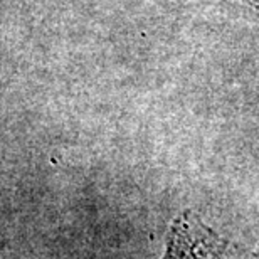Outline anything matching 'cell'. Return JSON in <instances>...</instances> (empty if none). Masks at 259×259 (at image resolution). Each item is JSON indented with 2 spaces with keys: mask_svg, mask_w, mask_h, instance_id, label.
<instances>
[{
  "mask_svg": "<svg viewBox=\"0 0 259 259\" xmlns=\"http://www.w3.org/2000/svg\"><path fill=\"white\" fill-rule=\"evenodd\" d=\"M226 247L219 236L194 212H184L170 227L163 259H222Z\"/></svg>",
  "mask_w": 259,
  "mask_h": 259,
  "instance_id": "1",
  "label": "cell"
},
{
  "mask_svg": "<svg viewBox=\"0 0 259 259\" xmlns=\"http://www.w3.org/2000/svg\"><path fill=\"white\" fill-rule=\"evenodd\" d=\"M239 14H246L247 19L259 24V0H224Z\"/></svg>",
  "mask_w": 259,
  "mask_h": 259,
  "instance_id": "2",
  "label": "cell"
},
{
  "mask_svg": "<svg viewBox=\"0 0 259 259\" xmlns=\"http://www.w3.org/2000/svg\"><path fill=\"white\" fill-rule=\"evenodd\" d=\"M224 259H259V254H252V252H246L242 249H232L227 252Z\"/></svg>",
  "mask_w": 259,
  "mask_h": 259,
  "instance_id": "3",
  "label": "cell"
}]
</instances>
